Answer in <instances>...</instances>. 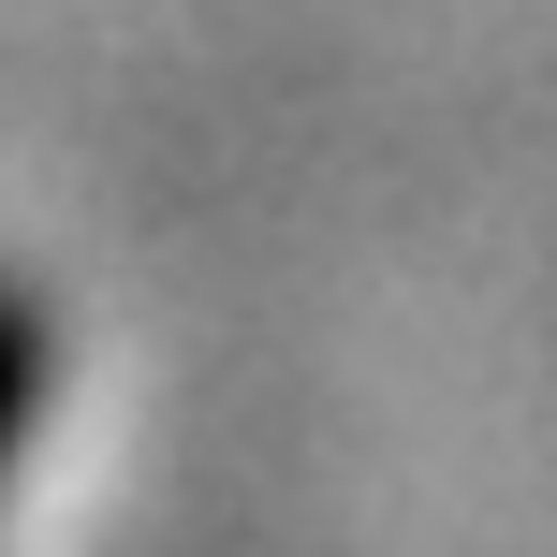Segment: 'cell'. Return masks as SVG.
I'll list each match as a JSON object with an SVG mask.
<instances>
[{
  "label": "cell",
  "mask_w": 557,
  "mask_h": 557,
  "mask_svg": "<svg viewBox=\"0 0 557 557\" xmlns=\"http://www.w3.org/2000/svg\"><path fill=\"white\" fill-rule=\"evenodd\" d=\"M29 425H45V294H29V278H0V484H15Z\"/></svg>",
  "instance_id": "1"
}]
</instances>
